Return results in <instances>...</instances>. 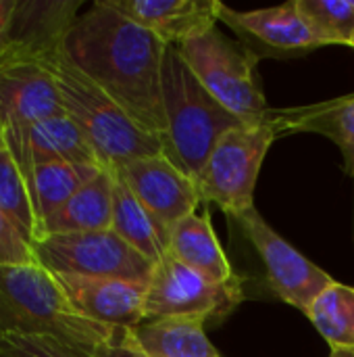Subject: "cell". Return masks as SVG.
<instances>
[{
  "instance_id": "10",
  "label": "cell",
  "mask_w": 354,
  "mask_h": 357,
  "mask_svg": "<svg viewBox=\"0 0 354 357\" xmlns=\"http://www.w3.org/2000/svg\"><path fill=\"white\" fill-rule=\"evenodd\" d=\"M111 169L123 178L136 199L169 232L177 222L196 213L202 201L198 184L163 153L131 159Z\"/></svg>"
},
{
  "instance_id": "20",
  "label": "cell",
  "mask_w": 354,
  "mask_h": 357,
  "mask_svg": "<svg viewBox=\"0 0 354 357\" xmlns=\"http://www.w3.org/2000/svg\"><path fill=\"white\" fill-rule=\"evenodd\" d=\"M111 169V167H108ZM113 172V232L154 266L169 251V230L163 228L136 199L123 178Z\"/></svg>"
},
{
  "instance_id": "32",
  "label": "cell",
  "mask_w": 354,
  "mask_h": 357,
  "mask_svg": "<svg viewBox=\"0 0 354 357\" xmlns=\"http://www.w3.org/2000/svg\"><path fill=\"white\" fill-rule=\"evenodd\" d=\"M353 48H354V44H353Z\"/></svg>"
},
{
  "instance_id": "30",
  "label": "cell",
  "mask_w": 354,
  "mask_h": 357,
  "mask_svg": "<svg viewBox=\"0 0 354 357\" xmlns=\"http://www.w3.org/2000/svg\"><path fill=\"white\" fill-rule=\"evenodd\" d=\"M330 357H354V351H348V349H332Z\"/></svg>"
},
{
  "instance_id": "11",
  "label": "cell",
  "mask_w": 354,
  "mask_h": 357,
  "mask_svg": "<svg viewBox=\"0 0 354 357\" xmlns=\"http://www.w3.org/2000/svg\"><path fill=\"white\" fill-rule=\"evenodd\" d=\"M46 59L0 63V128L4 132L67 115Z\"/></svg>"
},
{
  "instance_id": "1",
  "label": "cell",
  "mask_w": 354,
  "mask_h": 357,
  "mask_svg": "<svg viewBox=\"0 0 354 357\" xmlns=\"http://www.w3.org/2000/svg\"><path fill=\"white\" fill-rule=\"evenodd\" d=\"M167 46L104 0L79 15L63 42L65 54L159 140L165 134L163 59Z\"/></svg>"
},
{
  "instance_id": "5",
  "label": "cell",
  "mask_w": 354,
  "mask_h": 357,
  "mask_svg": "<svg viewBox=\"0 0 354 357\" xmlns=\"http://www.w3.org/2000/svg\"><path fill=\"white\" fill-rule=\"evenodd\" d=\"M175 48L215 100L242 121H261L271 111L261 88L259 54L250 46L230 40L215 25Z\"/></svg>"
},
{
  "instance_id": "18",
  "label": "cell",
  "mask_w": 354,
  "mask_h": 357,
  "mask_svg": "<svg viewBox=\"0 0 354 357\" xmlns=\"http://www.w3.org/2000/svg\"><path fill=\"white\" fill-rule=\"evenodd\" d=\"M177 261L200 272L215 282L238 280L215 230L211 224V213H192L177 222L169 234V251Z\"/></svg>"
},
{
  "instance_id": "6",
  "label": "cell",
  "mask_w": 354,
  "mask_h": 357,
  "mask_svg": "<svg viewBox=\"0 0 354 357\" xmlns=\"http://www.w3.org/2000/svg\"><path fill=\"white\" fill-rule=\"evenodd\" d=\"M267 115L261 121L227 130L211 151L196 182L200 199L204 203H215L234 220H240L255 209L259 172L277 138Z\"/></svg>"
},
{
  "instance_id": "28",
  "label": "cell",
  "mask_w": 354,
  "mask_h": 357,
  "mask_svg": "<svg viewBox=\"0 0 354 357\" xmlns=\"http://www.w3.org/2000/svg\"><path fill=\"white\" fill-rule=\"evenodd\" d=\"M94 357H148L138 345H136V341H134V337H131V328H121L119 331V335L111 341V343H106V345H102V347H98L94 354Z\"/></svg>"
},
{
  "instance_id": "26",
  "label": "cell",
  "mask_w": 354,
  "mask_h": 357,
  "mask_svg": "<svg viewBox=\"0 0 354 357\" xmlns=\"http://www.w3.org/2000/svg\"><path fill=\"white\" fill-rule=\"evenodd\" d=\"M0 357H94L54 337L13 333L0 339Z\"/></svg>"
},
{
  "instance_id": "22",
  "label": "cell",
  "mask_w": 354,
  "mask_h": 357,
  "mask_svg": "<svg viewBox=\"0 0 354 357\" xmlns=\"http://www.w3.org/2000/svg\"><path fill=\"white\" fill-rule=\"evenodd\" d=\"M104 165H81V163H44L33 167L27 176V190L42 238L44 222L54 215L83 184H88ZM38 238V241H40Z\"/></svg>"
},
{
  "instance_id": "2",
  "label": "cell",
  "mask_w": 354,
  "mask_h": 357,
  "mask_svg": "<svg viewBox=\"0 0 354 357\" xmlns=\"http://www.w3.org/2000/svg\"><path fill=\"white\" fill-rule=\"evenodd\" d=\"M119 331L81 316L40 264L0 266V339L13 333L46 335L94 354Z\"/></svg>"
},
{
  "instance_id": "7",
  "label": "cell",
  "mask_w": 354,
  "mask_h": 357,
  "mask_svg": "<svg viewBox=\"0 0 354 357\" xmlns=\"http://www.w3.org/2000/svg\"><path fill=\"white\" fill-rule=\"evenodd\" d=\"M35 264L50 274L123 278L148 284L154 264L113 230L44 236L31 245Z\"/></svg>"
},
{
  "instance_id": "25",
  "label": "cell",
  "mask_w": 354,
  "mask_h": 357,
  "mask_svg": "<svg viewBox=\"0 0 354 357\" xmlns=\"http://www.w3.org/2000/svg\"><path fill=\"white\" fill-rule=\"evenodd\" d=\"M300 17L319 46L354 44V0H296Z\"/></svg>"
},
{
  "instance_id": "3",
  "label": "cell",
  "mask_w": 354,
  "mask_h": 357,
  "mask_svg": "<svg viewBox=\"0 0 354 357\" xmlns=\"http://www.w3.org/2000/svg\"><path fill=\"white\" fill-rule=\"evenodd\" d=\"M163 155L194 182H198L219 138L246 123L215 100L175 46H167L163 59Z\"/></svg>"
},
{
  "instance_id": "4",
  "label": "cell",
  "mask_w": 354,
  "mask_h": 357,
  "mask_svg": "<svg viewBox=\"0 0 354 357\" xmlns=\"http://www.w3.org/2000/svg\"><path fill=\"white\" fill-rule=\"evenodd\" d=\"M46 61L56 79L65 113L83 132L104 167H117L131 159L163 153L161 140L142 130L98 84H94L65 54L63 46Z\"/></svg>"
},
{
  "instance_id": "16",
  "label": "cell",
  "mask_w": 354,
  "mask_h": 357,
  "mask_svg": "<svg viewBox=\"0 0 354 357\" xmlns=\"http://www.w3.org/2000/svg\"><path fill=\"white\" fill-rule=\"evenodd\" d=\"M267 117L277 138L286 134H319L330 138L342 151L344 174L354 180V94L305 107L271 109Z\"/></svg>"
},
{
  "instance_id": "24",
  "label": "cell",
  "mask_w": 354,
  "mask_h": 357,
  "mask_svg": "<svg viewBox=\"0 0 354 357\" xmlns=\"http://www.w3.org/2000/svg\"><path fill=\"white\" fill-rule=\"evenodd\" d=\"M0 213L21 234V238H25L29 245L38 243L40 232L31 207L27 182L17 161L6 151V146L0 151Z\"/></svg>"
},
{
  "instance_id": "8",
  "label": "cell",
  "mask_w": 354,
  "mask_h": 357,
  "mask_svg": "<svg viewBox=\"0 0 354 357\" xmlns=\"http://www.w3.org/2000/svg\"><path fill=\"white\" fill-rule=\"evenodd\" d=\"M244 299L242 280L215 282L167 253L146 287L144 320L196 318L213 320L234 312Z\"/></svg>"
},
{
  "instance_id": "17",
  "label": "cell",
  "mask_w": 354,
  "mask_h": 357,
  "mask_svg": "<svg viewBox=\"0 0 354 357\" xmlns=\"http://www.w3.org/2000/svg\"><path fill=\"white\" fill-rule=\"evenodd\" d=\"M219 21H223L242 38L257 40L259 44L273 50L307 52L319 48L305 19L300 17L296 0H288L280 6L259 10H234L221 4Z\"/></svg>"
},
{
  "instance_id": "27",
  "label": "cell",
  "mask_w": 354,
  "mask_h": 357,
  "mask_svg": "<svg viewBox=\"0 0 354 357\" xmlns=\"http://www.w3.org/2000/svg\"><path fill=\"white\" fill-rule=\"evenodd\" d=\"M8 264H35V257L31 245L25 238H21V234L0 213V266Z\"/></svg>"
},
{
  "instance_id": "23",
  "label": "cell",
  "mask_w": 354,
  "mask_h": 357,
  "mask_svg": "<svg viewBox=\"0 0 354 357\" xmlns=\"http://www.w3.org/2000/svg\"><path fill=\"white\" fill-rule=\"evenodd\" d=\"M332 349L354 351V287L332 282L307 312Z\"/></svg>"
},
{
  "instance_id": "12",
  "label": "cell",
  "mask_w": 354,
  "mask_h": 357,
  "mask_svg": "<svg viewBox=\"0 0 354 357\" xmlns=\"http://www.w3.org/2000/svg\"><path fill=\"white\" fill-rule=\"evenodd\" d=\"M79 6V0H17L0 50V63L46 59L56 52L77 21Z\"/></svg>"
},
{
  "instance_id": "13",
  "label": "cell",
  "mask_w": 354,
  "mask_h": 357,
  "mask_svg": "<svg viewBox=\"0 0 354 357\" xmlns=\"http://www.w3.org/2000/svg\"><path fill=\"white\" fill-rule=\"evenodd\" d=\"M4 146L17 161L23 178L44 163L102 165L92 144L69 115H56L19 130H6Z\"/></svg>"
},
{
  "instance_id": "21",
  "label": "cell",
  "mask_w": 354,
  "mask_h": 357,
  "mask_svg": "<svg viewBox=\"0 0 354 357\" xmlns=\"http://www.w3.org/2000/svg\"><path fill=\"white\" fill-rule=\"evenodd\" d=\"M131 337L148 357H221L196 318L144 320L131 328Z\"/></svg>"
},
{
  "instance_id": "14",
  "label": "cell",
  "mask_w": 354,
  "mask_h": 357,
  "mask_svg": "<svg viewBox=\"0 0 354 357\" xmlns=\"http://www.w3.org/2000/svg\"><path fill=\"white\" fill-rule=\"evenodd\" d=\"M54 278L65 291L69 303L88 320L115 328H134L144 322L148 284L75 274H56Z\"/></svg>"
},
{
  "instance_id": "29",
  "label": "cell",
  "mask_w": 354,
  "mask_h": 357,
  "mask_svg": "<svg viewBox=\"0 0 354 357\" xmlns=\"http://www.w3.org/2000/svg\"><path fill=\"white\" fill-rule=\"evenodd\" d=\"M15 2L17 0H0V50H2L4 40H6V29H8L10 15L15 10Z\"/></svg>"
},
{
  "instance_id": "15",
  "label": "cell",
  "mask_w": 354,
  "mask_h": 357,
  "mask_svg": "<svg viewBox=\"0 0 354 357\" xmlns=\"http://www.w3.org/2000/svg\"><path fill=\"white\" fill-rule=\"evenodd\" d=\"M169 46L196 38L219 23V0H104Z\"/></svg>"
},
{
  "instance_id": "9",
  "label": "cell",
  "mask_w": 354,
  "mask_h": 357,
  "mask_svg": "<svg viewBox=\"0 0 354 357\" xmlns=\"http://www.w3.org/2000/svg\"><path fill=\"white\" fill-rule=\"evenodd\" d=\"M259 257L263 259L269 289L288 305L309 312L313 301L334 282L319 266L309 261L288 241H284L255 209L236 220Z\"/></svg>"
},
{
  "instance_id": "19",
  "label": "cell",
  "mask_w": 354,
  "mask_h": 357,
  "mask_svg": "<svg viewBox=\"0 0 354 357\" xmlns=\"http://www.w3.org/2000/svg\"><path fill=\"white\" fill-rule=\"evenodd\" d=\"M113 228V172L102 167L42 226V238ZM40 238V241H42Z\"/></svg>"
},
{
  "instance_id": "31",
  "label": "cell",
  "mask_w": 354,
  "mask_h": 357,
  "mask_svg": "<svg viewBox=\"0 0 354 357\" xmlns=\"http://www.w3.org/2000/svg\"><path fill=\"white\" fill-rule=\"evenodd\" d=\"M4 149V130L0 128V151Z\"/></svg>"
}]
</instances>
